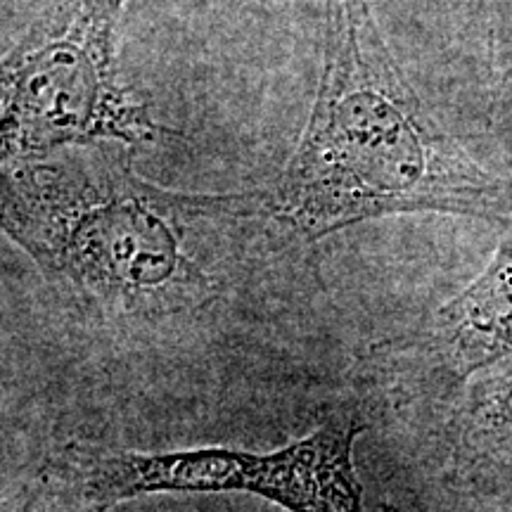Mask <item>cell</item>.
I'll return each mask as SVG.
<instances>
[{"mask_svg": "<svg viewBox=\"0 0 512 512\" xmlns=\"http://www.w3.org/2000/svg\"><path fill=\"white\" fill-rule=\"evenodd\" d=\"M503 5H512V0H503Z\"/></svg>", "mask_w": 512, "mask_h": 512, "instance_id": "8992f818", "label": "cell"}, {"mask_svg": "<svg viewBox=\"0 0 512 512\" xmlns=\"http://www.w3.org/2000/svg\"><path fill=\"white\" fill-rule=\"evenodd\" d=\"M128 0H31L3 55V164L81 145L159 143V126L119 81L117 38Z\"/></svg>", "mask_w": 512, "mask_h": 512, "instance_id": "277c9868", "label": "cell"}, {"mask_svg": "<svg viewBox=\"0 0 512 512\" xmlns=\"http://www.w3.org/2000/svg\"><path fill=\"white\" fill-rule=\"evenodd\" d=\"M512 354V230L486 271L441 306L415 335L382 339L358 358L356 370L432 361L441 373L465 380Z\"/></svg>", "mask_w": 512, "mask_h": 512, "instance_id": "5b68a950", "label": "cell"}, {"mask_svg": "<svg viewBox=\"0 0 512 512\" xmlns=\"http://www.w3.org/2000/svg\"><path fill=\"white\" fill-rule=\"evenodd\" d=\"M192 204L309 242L413 211L512 219V192L467 162L422 110L370 0H323L316 100L283 171L264 188L192 192Z\"/></svg>", "mask_w": 512, "mask_h": 512, "instance_id": "6da1fadb", "label": "cell"}, {"mask_svg": "<svg viewBox=\"0 0 512 512\" xmlns=\"http://www.w3.org/2000/svg\"><path fill=\"white\" fill-rule=\"evenodd\" d=\"M368 427L361 408L344 406L273 451L62 439L5 484L3 512H110L159 494H245L287 512H384L356 465Z\"/></svg>", "mask_w": 512, "mask_h": 512, "instance_id": "3957f363", "label": "cell"}, {"mask_svg": "<svg viewBox=\"0 0 512 512\" xmlns=\"http://www.w3.org/2000/svg\"><path fill=\"white\" fill-rule=\"evenodd\" d=\"M3 230L62 311L100 339L145 342L192 328L223 299L200 264L190 192L140 178L126 145H81L3 164Z\"/></svg>", "mask_w": 512, "mask_h": 512, "instance_id": "7a4b0ae2", "label": "cell"}]
</instances>
